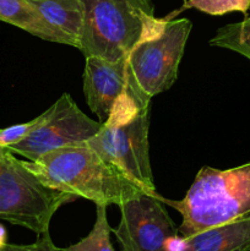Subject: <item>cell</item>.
Here are the masks:
<instances>
[{
  "mask_svg": "<svg viewBox=\"0 0 250 251\" xmlns=\"http://www.w3.org/2000/svg\"><path fill=\"white\" fill-rule=\"evenodd\" d=\"M7 244V234H6V229L0 225V250Z\"/></svg>",
  "mask_w": 250,
  "mask_h": 251,
  "instance_id": "cell-17",
  "label": "cell"
},
{
  "mask_svg": "<svg viewBox=\"0 0 250 251\" xmlns=\"http://www.w3.org/2000/svg\"><path fill=\"white\" fill-rule=\"evenodd\" d=\"M76 196L46 185L7 149L0 150V218L37 235L49 230L51 217Z\"/></svg>",
  "mask_w": 250,
  "mask_h": 251,
  "instance_id": "cell-5",
  "label": "cell"
},
{
  "mask_svg": "<svg viewBox=\"0 0 250 251\" xmlns=\"http://www.w3.org/2000/svg\"><path fill=\"white\" fill-rule=\"evenodd\" d=\"M0 20L44 41L75 47L70 37L51 26L27 0H0Z\"/></svg>",
  "mask_w": 250,
  "mask_h": 251,
  "instance_id": "cell-11",
  "label": "cell"
},
{
  "mask_svg": "<svg viewBox=\"0 0 250 251\" xmlns=\"http://www.w3.org/2000/svg\"><path fill=\"white\" fill-rule=\"evenodd\" d=\"M181 9H196L212 16H223L238 11L247 16L250 9V0H188Z\"/></svg>",
  "mask_w": 250,
  "mask_h": 251,
  "instance_id": "cell-15",
  "label": "cell"
},
{
  "mask_svg": "<svg viewBox=\"0 0 250 251\" xmlns=\"http://www.w3.org/2000/svg\"><path fill=\"white\" fill-rule=\"evenodd\" d=\"M191 28L190 20L167 19L159 33L140 41L127 53L130 71L150 98L169 90L176 81Z\"/></svg>",
  "mask_w": 250,
  "mask_h": 251,
  "instance_id": "cell-6",
  "label": "cell"
},
{
  "mask_svg": "<svg viewBox=\"0 0 250 251\" xmlns=\"http://www.w3.org/2000/svg\"><path fill=\"white\" fill-rule=\"evenodd\" d=\"M184 251H250V215L185 238Z\"/></svg>",
  "mask_w": 250,
  "mask_h": 251,
  "instance_id": "cell-10",
  "label": "cell"
},
{
  "mask_svg": "<svg viewBox=\"0 0 250 251\" xmlns=\"http://www.w3.org/2000/svg\"><path fill=\"white\" fill-rule=\"evenodd\" d=\"M56 29L70 37L75 48L80 47L83 29V11L80 0H27Z\"/></svg>",
  "mask_w": 250,
  "mask_h": 251,
  "instance_id": "cell-12",
  "label": "cell"
},
{
  "mask_svg": "<svg viewBox=\"0 0 250 251\" xmlns=\"http://www.w3.org/2000/svg\"><path fill=\"white\" fill-rule=\"evenodd\" d=\"M25 164L46 185L95 203L119 206L146 193L87 144L53 150Z\"/></svg>",
  "mask_w": 250,
  "mask_h": 251,
  "instance_id": "cell-1",
  "label": "cell"
},
{
  "mask_svg": "<svg viewBox=\"0 0 250 251\" xmlns=\"http://www.w3.org/2000/svg\"><path fill=\"white\" fill-rule=\"evenodd\" d=\"M102 127L78 108L69 93H64L43 113L42 122L21 141L7 147L10 152L34 162L53 150L86 144Z\"/></svg>",
  "mask_w": 250,
  "mask_h": 251,
  "instance_id": "cell-7",
  "label": "cell"
},
{
  "mask_svg": "<svg viewBox=\"0 0 250 251\" xmlns=\"http://www.w3.org/2000/svg\"><path fill=\"white\" fill-rule=\"evenodd\" d=\"M83 29L80 49L86 56L117 61L135 44L159 33L167 19L154 16L151 0H80Z\"/></svg>",
  "mask_w": 250,
  "mask_h": 251,
  "instance_id": "cell-4",
  "label": "cell"
},
{
  "mask_svg": "<svg viewBox=\"0 0 250 251\" xmlns=\"http://www.w3.org/2000/svg\"><path fill=\"white\" fill-rule=\"evenodd\" d=\"M159 194L141 193L120 203V222L114 229L122 251H166L167 242L178 235Z\"/></svg>",
  "mask_w": 250,
  "mask_h": 251,
  "instance_id": "cell-8",
  "label": "cell"
},
{
  "mask_svg": "<svg viewBox=\"0 0 250 251\" xmlns=\"http://www.w3.org/2000/svg\"><path fill=\"white\" fill-rule=\"evenodd\" d=\"M150 102L131 74L127 90L117 100L109 118L86 144L114 164L142 190L156 194L149 152Z\"/></svg>",
  "mask_w": 250,
  "mask_h": 251,
  "instance_id": "cell-2",
  "label": "cell"
},
{
  "mask_svg": "<svg viewBox=\"0 0 250 251\" xmlns=\"http://www.w3.org/2000/svg\"><path fill=\"white\" fill-rule=\"evenodd\" d=\"M0 251H63L54 245L48 232H44L38 235V239L28 245H16L7 243Z\"/></svg>",
  "mask_w": 250,
  "mask_h": 251,
  "instance_id": "cell-16",
  "label": "cell"
},
{
  "mask_svg": "<svg viewBox=\"0 0 250 251\" xmlns=\"http://www.w3.org/2000/svg\"><path fill=\"white\" fill-rule=\"evenodd\" d=\"M131 71L126 56L109 61L100 56H86L83 92L91 112L105 122L117 100L127 90Z\"/></svg>",
  "mask_w": 250,
  "mask_h": 251,
  "instance_id": "cell-9",
  "label": "cell"
},
{
  "mask_svg": "<svg viewBox=\"0 0 250 251\" xmlns=\"http://www.w3.org/2000/svg\"><path fill=\"white\" fill-rule=\"evenodd\" d=\"M159 200L181 216L179 235L199 232L250 215V163L232 169L202 167L181 200Z\"/></svg>",
  "mask_w": 250,
  "mask_h": 251,
  "instance_id": "cell-3",
  "label": "cell"
},
{
  "mask_svg": "<svg viewBox=\"0 0 250 251\" xmlns=\"http://www.w3.org/2000/svg\"><path fill=\"white\" fill-rule=\"evenodd\" d=\"M1 149H4V147H2V145H1V129H0V150Z\"/></svg>",
  "mask_w": 250,
  "mask_h": 251,
  "instance_id": "cell-18",
  "label": "cell"
},
{
  "mask_svg": "<svg viewBox=\"0 0 250 251\" xmlns=\"http://www.w3.org/2000/svg\"><path fill=\"white\" fill-rule=\"evenodd\" d=\"M210 44L217 48L229 49L250 60V16L240 22L218 28Z\"/></svg>",
  "mask_w": 250,
  "mask_h": 251,
  "instance_id": "cell-13",
  "label": "cell"
},
{
  "mask_svg": "<svg viewBox=\"0 0 250 251\" xmlns=\"http://www.w3.org/2000/svg\"><path fill=\"white\" fill-rule=\"evenodd\" d=\"M110 229L107 217V205L96 203V222L92 230L76 244L63 251H114L110 243Z\"/></svg>",
  "mask_w": 250,
  "mask_h": 251,
  "instance_id": "cell-14",
  "label": "cell"
}]
</instances>
